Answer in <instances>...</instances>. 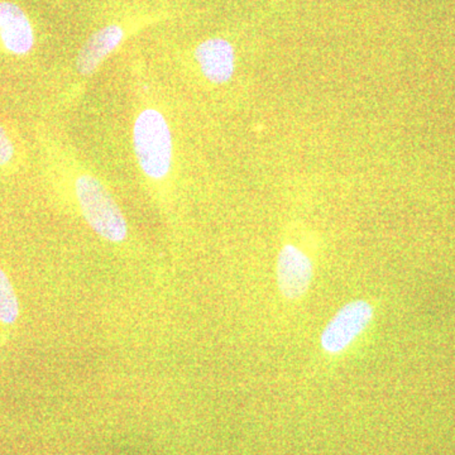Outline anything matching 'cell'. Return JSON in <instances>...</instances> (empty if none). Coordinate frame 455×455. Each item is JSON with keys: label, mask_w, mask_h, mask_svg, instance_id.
<instances>
[{"label": "cell", "mask_w": 455, "mask_h": 455, "mask_svg": "<svg viewBox=\"0 0 455 455\" xmlns=\"http://www.w3.org/2000/svg\"><path fill=\"white\" fill-rule=\"evenodd\" d=\"M65 179L70 202L99 236L110 243H124L128 224L107 185L82 164L68 160Z\"/></svg>", "instance_id": "obj_1"}, {"label": "cell", "mask_w": 455, "mask_h": 455, "mask_svg": "<svg viewBox=\"0 0 455 455\" xmlns=\"http://www.w3.org/2000/svg\"><path fill=\"white\" fill-rule=\"evenodd\" d=\"M134 156L143 178L163 199L173 170V137L166 116L157 107L140 108L132 131Z\"/></svg>", "instance_id": "obj_2"}, {"label": "cell", "mask_w": 455, "mask_h": 455, "mask_svg": "<svg viewBox=\"0 0 455 455\" xmlns=\"http://www.w3.org/2000/svg\"><path fill=\"white\" fill-rule=\"evenodd\" d=\"M373 316L374 309L370 301L358 299L347 302L326 323L320 335V347L329 355L346 352L367 331Z\"/></svg>", "instance_id": "obj_3"}, {"label": "cell", "mask_w": 455, "mask_h": 455, "mask_svg": "<svg viewBox=\"0 0 455 455\" xmlns=\"http://www.w3.org/2000/svg\"><path fill=\"white\" fill-rule=\"evenodd\" d=\"M145 20H127L110 23L92 33L83 44L76 57V71L84 77L92 76L108 57L113 55L134 33L139 32Z\"/></svg>", "instance_id": "obj_4"}, {"label": "cell", "mask_w": 455, "mask_h": 455, "mask_svg": "<svg viewBox=\"0 0 455 455\" xmlns=\"http://www.w3.org/2000/svg\"><path fill=\"white\" fill-rule=\"evenodd\" d=\"M313 257L293 242L283 244L277 256V286L286 300L298 301L309 291L313 283Z\"/></svg>", "instance_id": "obj_5"}, {"label": "cell", "mask_w": 455, "mask_h": 455, "mask_svg": "<svg viewBox=\"0 0 455 455\" xmlns=\"http://www.w3.org/2000/svg\"><path fill=\"white\" fill-rule=\"evenodd\" d=\"M194 60L204 79L214 85L229 83L235 76V49L226 38L212 37L200 42L194 51Z\"/></svg>", "instance_id": "obj_6"}, {"label": "cell", "mask_w": 455, "mask_h": 455, "mask_svg": "<svg viewBox=\"0 0 455 455\" xmlns=\"http://www.w3.org/2000/svg\"><path fill=\"white\" fill-rule=\"evenodd\" d=\"M35 29L16 3L0 2V47L12 56H26L35 47Z\"/></svg>", "instance_id": "obj_7"}, {"label": "cell", "mask_w": 455, "mask_h": 455, "mask_svg": "<svg viewBox=\"0 0 455 455\" xmlns=\"http://www.w3.org/2000/svg\"><path fill=\"white\" fill-rule=\"evenodd\" d=\"M20 316V299L8 275L0 268V352L16 333Z\"/></svg>", "instance_id": "obj_8"}, {"label": "cell", "mask_w": 455, "mask_h": 455, "mask_svg": "<svg viewBox=\"0 0 455 455\" xmlns=\"http://www.w3.org/2000/svg\"><path fill=\"white\" fill-rule=\"evenodd\" d=\"M16 158V146L8 131L0 124V169H7Z\"/></svg>", "instance_id": "obj_9"}]
</instances>
